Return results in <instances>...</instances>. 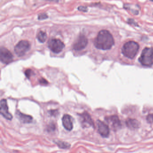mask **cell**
Wrapping results in <instances>:
<instances>
[{"label":"cell","mask_w":153,"mask_h":153,"mask_svg":"<svg viewBox=\"0 0 153 153\" xmlns=\"http://www.w3.org/2000/svg\"><path fill=\"white\" fill-rule=\"evenodd\" d=\"M115 41L111 33L107 30H101L99 32L94 41L96 48L101 50L111 49L114 45Z\"/></svg>","instance_id":"cell-1"},{"label":"cell","mask_w":153,"mask_h":153,"mask_svg":"<svg viewBox=\"0 0 153 153\" xmlns=\"http://www.w3.org/2000/svg\"><path fill=\"white\" fill-rule=\"evenodd\" d=\"M139 49V44L137 43L134 41H129L123 45L122 48V52L126 57L133 59L137 55Z\"/></svg>","instance_id":"cell-2"},{"label":"cell","mask_w":153,"mask_h":153,"mask_svg":"<svg viewBox=\"0 0 153 153\" xmlns=\"http://www.w3.org/2000/svg\"><path fill=\"white\" fill-rule=\"evenodd\" d=\"M139 61L144 66L150 67L153 65V49L151 48H145L143 49Z\"/></svg>","instance_id":"cell-3"},{"label":"cell","mask_w":153,"mask_h":153,"mask_svg":"<svg viewBox=\"0 0 153 153\" xmlns=\"http://www.w3.org/2000/svg\"><path fill=\"white\" fill-rule=\"evenodd\" d=\"M31 45L27 40H21L14 47V52L18 56H24L30 49Z\"/></svg>","instance_id":"cell-4"},{"label":"cell","mask_w":153,"mask_h":153,"mask_svg":"<svg viewBox=\"0 0 153 153\" xmlns=\"http://www.w3.org/2000/svg\"><path fill=\"white\" fill-rule=\"evenodd\" d=\"M48 46L49 49L55 53H59L63 51L65 44L61 40L57 39H52L48 41Z\"/></svg>","instance_id":"cell-5"},{"label":"cell","mask_w":153,"mask_h":153,"mask_svg":"<svg viewBox=\"0 0 153 153\" xmlns=\"http://www.w3.org/2000/svg\"><path fill=\"white\" fill-rule=\"evenodd\" d=\"M0 59L2 63L8 64L11 62L13 59L12 53L4 47H1L0 50Z\"/></svg>","instance_id":"cell-6"},{"label":"cell","mask_w":153,"mask_h":153,"mask_svg":"<svg viewBox=\"0 0 153 153\" xmlns=\"http://www.w3.org/2000/svg\"><path fill=\"white\" fill-rule=\"evenodd\" d=\"M88 43L87 38L84 35H80L73 45V48L76 51H80L84 49Z\"/></svg>","instance_id":"cell-7"},{"label":"cell","mask_w":153,"mask_h":153,"mask_svg":"<svg viewBox=\"0 0 153 153\" xmlns=\"http://www.w3.org/2000/svg\"><path fill=\"white\" fill-rule=\"evenodd\" d=\"M1 114L5 118L8 120H11L13 118L11 114H10L8 110V106L7 105L6 100L2 99L1 101Z\"/></svg>","instance_id":"cell-8"},{"label":"cell","mask_w":153,"mask_h":153,"mask_svg":"<svg viewBox=\"0 0 153 153\" xmlns=\"http://www.w3.org/2000/svg\"><path fill=\"white\" fill-rule=\"evenodd\" d=\"M97 124L100 134L103 137H108L110 134V129L108 125L100 120L97 121Z\"/></svg>","instance_id":"cell-9"},{"label":"cell","mask_w":153,"mask_h":153,"mask_svg":"<svg viewBox=\"0 0 153 153\" xmlns=\"http://www.w3.org/2000/svg\"><path fill=\"white\" fill-rule=\"evenodd\" d=\"M107 120L115 130H117L121 127V122L117 115H111L107 117Z\"/></svg>","instance_id":"cell-10"},{"label":"cell","mask_w":153,"mask_h":153,"mask_svg":"<svg viewBox=\"0 0 153 153\" xmlns=\"http://www.w3.org/2000/svg\"><path fill=\"white\" fill-rule=\"evenodd\" d=\"M62 123L63 127L67 130L71 131L73 129V125L71 117L68 114L63 115L62 118Z\"/></svg>","instance_id":"cell-11"},{"label":"cell","mask_w":153,"mask_h":153,"mask_svg":"<svg viewBox=\"0 0 153 153\" xmlns=\"http://www.w3.org/2000/svg\"><path fill=\"white\" fill-rule=\"evenodd\" d=\"M82 118V124L84 127H89L90 126H94V123L93 120L91 117L90 115L87 112L83 113L81 115Z\"/></svg>","instance_id":"cell-12"},{"label":"cell","mask_w":153,"mask_h":153,"mask_svg":"<svg viewBox=\"0 0 153 153\" xmlns=\"http://www.w3.org/2000/svg\"><path fill=\"white\" fill-rule=\"evenodd\" d=\"M17 118L22 123H30L32 121V117L30 115H27L22 113L20 111L16 112Z\"/></svg>","instance_id":"cell-13"},{"label":"cell","mask_w":153,"mask_h":153,"mask_svg":"<svg viewBox=\"0 0 153 153\" xmlns=\"http://www.w3.org/2000/svg\"><path fill=\"white\" fill-rule=\"evenodd\" d=\"M126 124L129 129H135L139 127L140 124L137 119H128L126 121Z\"/></svg>","instance_id":"cell-14"},{"label":"cell","mask_w":153,"mask_h":153,"mask_svg":"<svg viewBox=\"0 0 153 153\" xmlns=\"http://www.w3.org/2000/svg\"><path fill=\"white\" fill-rule=\"evenodd\" d=\"M55 143H56L57 145L58 146L59 148L63 149H68L71 147V145L69 143L65 142V141H55Z\"/></svg>","instance_id":"cell-15"},{"label":"cell","mask_w":153,"mask_h":153,"mask_svg":"<svg viewBox=\"0 0 153 153\" xmlns=\"http://www.w3.org/2000/svg\"><path fill=\"white\" fill-rule=\"evenodd\" d=\"M37 38L39 42L43 43L46 40L47 38L46 33L42 31H40L37 35Z\"/></svg>","instance_id":"cell-16"},{"label":"cell","mask_w":153,"mask_h":153,"mask_svg":"<svg viewBox=\"0 0 153 153\" xmlns=\"http://www.w3.org/2000/svg\"><path fill=\"white\" fill-rule=\"evenodd\" d=\"M124 8L127 9V10H131L132 12L134 14H138L139 13V11L137 10H136V9H133V8H132L130 6V5L129 4H125L124 6Z\"/></svg>","instance_id":"cell-17"},{"label":"cell","mask_w":153,"mask_h":153,"mask_svg":"<svg viewBox=\"0 0 153 153\" xmlns=\"http://www.w3.org/2000/svg\"><path fill=\"white\" fill-rule=\"evenodd\" d=\"M48 18V16L46 14L42 13L40 14L38 16V19L39 20H45Z\"/></svg>","instance_id":"cell-18"},{"label":"cell","mask_w":153,"mask_h":153,"mask_svg":"<svg viewBox=\"0 0 153 153\" xmlns=\"http://www.w3.org/2000/svg\"><path fill=\"white\" fill-rule=\"evenodd\" d=\"M33 73V72L30 69H28V70H27L25 72V75L28 78H30L31 76L32 75Z\"/></svg>","instance_id":"cell-19"},{"label":"cell","mask_w":153,"mask_h":153,"mask_svg":"<svg viewBox=\"0 0 153 153\" xmlns=\"http://www.w3.org/2000/svg\"><path fill=\"white\" fill-rule=\"evenodd\" d=\"M78 10L79 11H82V12H88V9L86 6H79L78 8Z\"/></svg>","instance_id":"cell-20"},{"label":"cell","mask_w":153,"mask_h":153,"mask_svg":"<svg viewBox=\"0 0 153 153\" xmlns=\"http://www.w3.org/2000/svg\"><path fill=\"white\" fill-rule=\"evenodd\" d=\"M147 120L149 123H153V114H150L147 116Z\"/></svg>","instance_id":"cell-21"},{"label":"cell","mask_w":153,"mask_h":153,"mask_svg":"<svg viewBox=\"0 0 153 153\" xmlns=\"http://www.w3.org/2000/svg\"><path fill=\"white\" fill-rule=\"evenodd\" d=\"M128 22L129 23V24H132V25L133 24V25H135V26H138L137 23L133 19H129L128 20Z\"/></svg>","instance_id":"cell-22"},{"label":"cell","mask_w":153,"mask_h":153,"mask_svg":"<svg viewBox=\"0 0 153 153\" xmlns=\"http://www.w3.org/2000/svg\"><path fill=\"white\" fill-rule=\"evenodd\" d=\"M40 83L41 84H43V85H44V84H45V85L48 84L47 81L46 80L44 79V78H42L40 80Z\"/></svg>","instance_id":"cell-23"},{"label":"cell","mask_w":153,"mask_h":153,"mask_svg":"<svg viewBox=\"0 0 153 153\" xmlns=\"http://www.w3.org/2000/svg\"><path fill=\"white\" fill-rule=\"evenodd\" d=\"M49 1H55V0H49Z\"/></svg>","instance_id":"cell-24"},{"label":"cell","mask_w":153,"mask_h":153,"mask_svg":"<svg viewBox=\"0 0 153 153\" xmlns=\"http://www.w3.org/2000/svg\"><path fill=\"white\" fill-rule=\"evenodd\" d=\"M150 1H151V2H153V0H150Z\"/></svg>","instance_id":"cell-25"}]
</instances>
